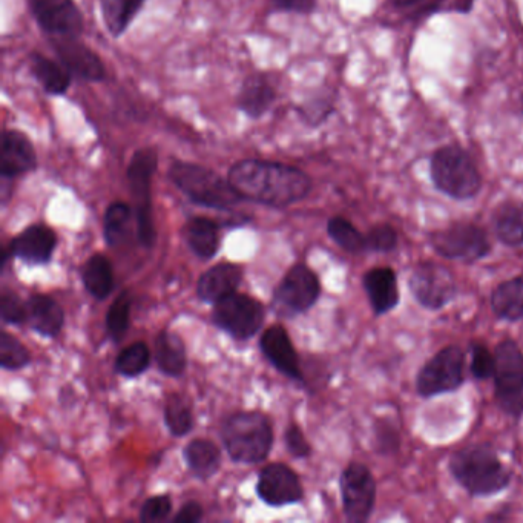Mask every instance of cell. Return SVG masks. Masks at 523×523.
I'll return each mask as SVG.
<instances>
[{
  "label": "cell",
  "instance_id": "484cf974",
  "mask_svg": "<svg viewBox=\"0 0 523 523\" xmlns=\"http://www.w3.org/2000/svg\"><path fill=\"white\" fill-rule=\"evenodd\" d=\"M155 361L160 372L178 378L186 372L188 355L186 347L177 333L163 330L155 339Z\"/></svg>",
  "mask_w": 523,
  "mask_h": 523
},
{
  "label": "cell",
  "instance_id": "f546056e",
  "mask_svg": "<svg viewBox=\"0 0 523 523\" xmlns=\"http://www.w3.org/2000/svg\"><path fill=\"white\" fill-rule=\"evenodd\" d=\"M82 281L91 297L99 301L106 300L114 289V274L108 258L102 254L88 258L82 269Z\"/></svg>",
  "mask_w": 523,
  "mask_h": 523
},
{
  "label": "cell",
  "instance_id": "4316f807",
  "mask_svg": "<svg viewBox=\"0 0 523 523\" xmlns=\"http://www.w3.org/2000/svg\"><path fill=\"white\" fill-rule=\"evenodd\" d=\"M183 458L191 473L200 481H208L221 467V453L209 439H194L183 450Z\"/></svg>",
  "mask_w": 523,
  "mask_h": 523
},
{
  "label": "cell",
  "instance_id": "3957f363",
  "mask_svg": "<svg viewBox=\"0 0 523 523\" xmlns=\"http://www.w3.org/2000/svg\"><path fill=\"white\" fill-rule=\"evenodd\" d=\"M221 441L232 461L260 464L274 447V427L264 413H234L221 425Z\"/></svg>",
  "mask_w": 523,
  "mask_h": 523
},
{
  "label": "cell",
  "instance_id": "6da1fadb",
  "mask_svg": "<svg viewBox=\"0 0 523 523\" xmlns=\"http://www.w3.org/2000/svg\"><path fill=\"white\" fill-rule=\"evenodd\" d=\"M232 186L244 200L287 208L312 191V178L295 166L269 160H241L229 169Z\"/></svg>",
  "mask_w": 523,
  "mask_h": 523
},
{
  "label": "cell",
  "instance_id": "9a60e30c",
  "mask_svg": "<svg viewBox=\"0 0 523 523\" xmlns=\"http://www.w3.org/2000/svg\"><path fill=\"white\" fill-rule=\"evenodd\" d=\"M257 494L270 507L297 504L304 497L300 477L284 464H269L260 471Z\"/></svg>",
  "mask_w": 523,
  "mask_h": 523
},
{
  "label": "cell",
  "instance_id": "d590c367",
  "mask_svg": "<svg viewBox=\"0 0 523 523\" xmlns=\"http://www.w3.org/2000/svg\"><path fill=\"white\" fill-rule=\"evenodd\" d=\"M151 366V352L145 343L125 347L117 356L116 370L125 378H137Z\"/></svg>",
  "mask_w": 523,
  "mask_h": 523
},
{
  "label": "cell",
  "instance_id": "4dcf8cb0",
  "mask_svg": "<svg viewBox=\"0 0 523 523\" xmlns=\"http://www.w3.org/2000/svg\"><path fill=\"white\" fill-rule=\"evenodd\" d=\"M493 227L502 243L523 246V204L507 203L496 209Z\"/></svg>",
  "mask_w": 523,
  "mask_h": 523
},
{
  "label": "cell",
  "instance_id": "74e56055",
  "mask_svg": "<svg viewBox=\"0 0 523 523\" xmlns=\"http://www.w3.org/2000/svg\"><path fill=\"white\" fill-rule=\"evenodd\" d=\"M0 316L5 324L22 326L28 320L27 303L13 290L4 289L0 295Z\"/></svg>",
  "mask_w": 523,
  "mask_h": 523
},
{
  "label": "cell",
  "instance_id": "8d00e7d4",
  "mask_svg": "<svg viewBox=\"0 0 523 523\" xmlns=\"http://www.w3.org/2000/svg\"><path fill=\"white\" fill-rule=\"evenodd\" d=\"M31 355L27 347L16 336L8 332L0 333V366L5 370H19L27 367Z\"/></svg>",
  "mask_w": 523,
  "mask_h": 523
},
{
  "label": "cell",
  "instance_id": "52a82bcc",
  "mask_svg": "<svg viewBox=\"0 0 523 523\" xmlns=\"http://www.w3.org/2000/svg\"><path fill=\"white\" fill-rule=\"evenodd\" d=\"M494 387L499 407L511 418L523 415V353L513 339L497 344Z\"/></svg>",
  "mask_w": 523,
  "mask_h": 523
},
{
  "label": "cell",
  "instance_id": "5bb4252c",
  "mask_svg": "<svg viewBox=\"0 0 523 523\" xmlns=\"http://www.w3.org/2000/svg\"><path fill=\"white\" fill-rule=\"evenodd\" d=\"M30 5L37 24L50 36H82L85 24L74 0H31Z\"/></svg>",
  "mask_w": 523,
  "mask_h": 523
},
{
  "label": "cell",
  "instance_id": "7402d4cb",
  "mask_svg": "<svg viewBox=\"0 0 523 523\" xmlns=\"http://www.w3.org/2000/svg\"><path fill=\"white\" fill-rule=\"evenodd\" d=\"M277 100V89L266 76L254 74L247 77L237 96V106L249 119L266 116Z\"/></svg>",
  "mask_w": 523,
  "mask_h": 523
},
{
  "label": "cell",
  "instance_id": "f35d334b",
  "mask_svg": "<svg viewBox=\"0 0 523 523\" xmlns=\"http://www.w3.org/2000/svg\"><path fill=\"white\" fill-rule=\"evenodd\" d=\"M398 246V234L390 224H378L366 235V247L370 252L389 254Z\"/></svg>",
  "mask_w": 523,
  "mask_h": 523
},
{
  "label": "cell",
  "instance_id": "2e32d148",
  "mask_svg": "<svg viewBox=\"0 0 523 523\" xmlns=\"http://www.w3.org/2000/svg\"><path fill=\"white\" fill-rule=\"evenodd\" d=\"M54 53L71 74L86 82H102L106 68L102 59L79 37H53Z\"/></svg>",
  "mask_w": 523,
  "mask_h": 523
},
{
  "label": "cell",
  "instance_id": "83f0119b",
  "mask_svg": "<svg viewBox=\"0 0 523 523\" xmlns=\"http://www.w3.org/2000/svg\"><path fill=\"white\" fill-rule=\"evenodd\" d=\"M145 4L146 0H99L100 13L108 33L114 37L126 33Z\"/></svg>",
  "mask_w": 523,
  "mask_h": 523
},
{
  "label": "cell",
  "instance_id": "ab89813d",
  "mask_svg": "<svg viewBox=\"0 0 523 523\" xmlns=\"http://www.w3.org/2000/svg\"><path fill=\"white\" fill-rule=\"evenodd\" d=\"M471 373L479 381L493 378L496 370V356L481 343L471 344Z\"/></svg>",
  "mask_w": 523,
  "mask_h": 523
},
{
  "label": "cell",
  "instance_id": "bcb514c9",
  "mask_svg": "<svg viewBox=\"0 0 523 523\" xmlns=\"http://www.w3.org/2000/svg\"><path fill=\"white\" fill-rule=\"evenodd\" d=\"M435 0H395V4L401 8H415L421 7V5L431 4Z\"/></svg>",
  "mask_w": 523,
  "mask_h": 523
},
{
  "label": "cell",
  "instance_id": "ee69618b",
  "mask_svg": "<svg viewBox=\"0 0 523 523\" xmlns=\"http://www.w3.org/2000/svg\"><path fill=\"white\" fill-rule=\"evenodd\" d=\"M275 10L286 13L310 14L316 8V0H272Z\"/></svg>",
  "mask_w": 523,
  "mask_h": 523
},
{
  "label": "cell",
  "instance_id": "e0dca14e",
  "mask_svg": "<svg viewBox=\"0 0 523 523\" xmlns=\"http://www.w3.org/2000/svg\"><path fill=\"white\" fill-rule=\"evenodd\" d=\"M37 168V155L30 137L17 129H5L0 143V175L14 180Z\"/></svg>",
  "mask_w": 523,
  "mask_h": 523
},
{
  "label": "cell",
  "instance_id": "9c48e42d",
  "mask_svg": "<svg viewBox=\"0 0 523 523\" xmlns=\"http://www.w3.org/2000/svg\"><path fill=\"white\" fill-rule=\"evenodd\" d=\"M465 352L458 346H448L436 353L419 370L416 389L422 398L456 392L464 384Z\"/></svg>",
  "mask_w": 523,
  "mask_h": 523
},
{
  "label": "cell",
  "instance_id": "7c38bea8",
  "mask_svg": "<svg viewBox=\"0 0 523 523\" xmlns=\"http://www.w3.org/2000/svg\"><path fill=\"white\" fill-rule=\"evenodd\" d=\"M408 287L419 304L428 310H439L458 295V284L447 267L425 261L413 270Z\"/></svg>",
  "mask_w": 523,
  "mask_h": 523
},
{
  "label": "cell",
  "instance_id": "ffe728a7",
  "mask_svg": "<svg viewBox=\"0 0 523 523\" xmlns=\"http://www.w3.org/2000/svg\"><path fill=\"white\" fill-rule=\"evenodd\" d=\"M362 286L369 297L370 306L376 316L392 312L399 304L398 278L390 267H376L362 278Z\"/></svg>",
  "mask_w": 523,
  "mask_h": 523
},
{
  "label": "cell",
  "instance_id": "60d3db41",
  "mask_svg": "<svg viewBox=\"0 0 523 523\" xmlns=\"http://www.w3.org/2000/svg\"><path fill=\"white\" fill-rule=\"evenodd\" d=\"M172 502L166 494L152 496L143 504L140 511V520L143 523H160L165 522L171 517Z\"/></svg>",
  "mask_w": 523,
  "mask_h": 523
},
{
  "label": "cell",
  "instance_id": "603a6c76",
  "mask_svg": "<svg viewBox=\"0 0 523 523\" xmlns=\"http://www.w3.org/2000/svg\"><path fill=\"white\" fill-rule=\"evenodd\" d=\"M27 307L28 321L34 332L45 338H56L62 332L65 313L56 300L42 293H33L28 298Z\"/></svg>",
  "mask_w": 523,
  "mask_h": 523
},
{
  "label": "cell",
  "instance_id": "f1b7e54d",
  "mask_svg": "<svg viewBox=\"0 0 523 523\" xmlns=\"http://www.w3.org/2000/svg\"><path fill=\"white\" fill-rule=\"evenodd\" d=\"M491 307L500 320H523V277L499 284L491 295Z\"/></svg>",
  "mask_w": 523,
  "mask_h": 523
},
{
  "label": "cell",
  "instance_id": "ba28073f",
  "mask_svg": "<svg viewBox=\"0 0 523 523\" xmlns=\"http://www.w3.org/2000/svg\"><path fill=\"white\" fill-rule=\"evenodd\" d=\"M266 310L249 295L231 293L214 304L212 321L218 329L238 341H247L263 327Z\"/></svg>",
  "mask_w": 523,
  "mask_h": 523
},
{
  "label": "cell",
  "instance_id": "1f68e13d",
  "mask_svg": "<svg viewBox=\"0 0 523 523\" xmlns=\"http://www.w3.org/2000/svg\"><path fill=\"white\" fill-rule=\"evenodd\" d=\"M165 424L174 438L189 435L194 428V416L188 399L183 395L169 396L165 404Z\"/></svg>",
  "mask_w": 523,
  "mask_h": 523
},
{
  "label": "cell",
  "instance_id": "4fadbf2b",
  "mask_svg": "<svg viewBox=\"0 0 523 523\" xmlns=\"http://www.w3.org/2000/svg\"><path fill=\"white\" fill-rule=\"evenodd\" d=\"M339 487L347 520L352 523L367 522L372 516L376 500L372 471L366 465L353 462L341 474Z\"/></svg>",
  "mask_w": 523,
  "mask_h": 523
},
{
  "label": "cell",
  "instance_id": "7bdbcfd3",
  "mask_svg": "<svg viewBox=\"0 0 523 523\" xmlns=\"http://www.w3.org/2000/svg\"><path fill=\"white\" fill-rule=\"evenodd\" d=\"M284 442H286L287 450L293 458L306 459L312 453V448H310L303 430L297 424H290L287 427L286 433H284Z\"/></svg>",
  "mask_w": 523,
  "mask_h": 523
},
{
  "label": "cell",
  "instance_id": "d4e9b609",
  "mask_svg": "<svg viewBox=\"0 0 523 523\" xmlns=\"http://www.w3.org/2000/svg\"><path fill=\"white\" fill-rule=\"evenodd\" d=\"M186 244L200 260H212L220 249V229L209 218L192 217L183 227Z\"/></svg>",
  "mask_w": 523,
  "mask_h": 523
},
{
  "label": "cell",
  "instance_id": "cb8c5ba5",
  "mask_svg": "<svg viewBox=\"0 0 523 523\" xmlns=\"http://www.w3.org/2000/svg\"><path fill=\"white\" fill-rule=\"evenodd\" d=\"M28 65H30L34 79L45 89V93L51 94V96H63L70 89L73 74L60 60L57 62V60L48 59L47 56L34 51L28 57Z\"/></svg>",
  "mask_w": 523,
  "mask_h": 523
},
{
  "label": "cell",
  "instance_id": "836d02e7",
  "mask_svg": "<svg viewBox=\"0 0 523 523\" xmlns=\"http://www.w3.org/2000/svg\"><path fill=\"white\" fill-rule=\"evenodd\" d=\"M327 234L341 249L346 250L349 254H361V252L367 250L366 235H362L346 218H330L329 223H327Z\"/></svg>",
  "mask_w": 523,
  "mask_h": 523
},
{
  "label": "cell",
  "instance_id": "277c9868",
  "mask_svg": "<svg viewBox=\"0 0 523 523\" xmlns=\"http://www.w3.org/2000/svg\"><path fill=\"white\" fill-rule=\"evenodd\" d=\"M169 178L192 203L217 211H231L244 200L229 178H223L206 166L175 160Z\"/></svg>",
  "mask_w": 523,
  "mask_h": 523
},
{
  "label": "cell",
  "instance_id": "44dd1931",
  "mask_svg": "<svg viewBox=\"0 0 523 523\" xmlns=\"http://www.w3.org/2000/svg\"><path fill=\"white\" fill-rule=\"evenodd\" d=\"M243 278V267L234 263H220L201 275L197 295L203 303L215 304L221 298L237 292Z\"/></svg>",
  "mask_w": 523,
  "mask_h": 523
},
{
  "label": "cell",
  "instance_id": "8992f818",
  "mask_svg": "<svg viewBox=\"0 0 523 523\" xmlns=\"http://www.w3.org/2000/svg\"><path fill=\"white\" fill-rule=\"evenodd\" d=\"M158 152L154 148H140L132 154L126 178L134 198L135 221L140 243L152 247L157 240V231L152 214V178L157 172Z\"/></svg>",
  "mask_w": 523,
  "mask_h": 523
},
{
  "label": "cell",
  "instance_id": "b9f144b4",
  "mask_svg": "<svg viewBox=\"0 0 523 523\" xmlns=\"http://www.w3.org/2000/svg\"><path fill=\"white\" fill-rule=\"evenodd\" d=\"M332 111L333 102L329 97H315L304 102L300 108V116L309 125L318 126L332 114Z\"/></svg>",
  "mask_w": 523,
  "mask_h": 523
},
{
  "label": "cell",
  "instance_id": "ac0fdd59",
  "mask_svg": "<svg viewBox=\"0 0 523 523\" xmlns=\"http://www.w3.org/2000/svg\"><path fill=\"white\" fill-rule=\"evenodd\" d=\"M57 246V235L51 227L45 224H33L22 234L11 240V257L19 258L30 266H45L53 258Z\"/></svg>",
  "mask_w": 523,
  "mask_h": 523
},
{
  "label": "cell",
  "instance_id": "f6af8a7d",
  "mask_svg": "<svg viewBox=\"0 0 523 523\" xmlns=\"http://www.w3.org/2000/svg\"><path fill=\"white\" fill-rule=\"evenodd\" d=\"M201 519H203V507H201L198 502H195V500H191L188 504L183 505L180 511L172 517V522L197 523L200 522Z\"/></svg>",
  "mask_w": 523,
  "mask_h": 523
},
{
  "label": "cell",
  "instance_id": "8fae6325",
  "mask_svg": "<svg viewBox=\"0 0 523 523\" xmlns=\"http://www.w3.org/2000/svg\"><path fill=\"white\" fill-rule=\"evenodd\" d=\"M321 284L315 272L304 264L290 267L274 293V310L280 316H297L315 306Z\"/></svg>",
  "mask_w": 523,
  "mask_h": 523
},
{
  "label": "cell",
  "instance_id": "d6986e66",
  "mask_svg": "<svg viewBox=\"0 0 523 523\" xmlns=\"http://www.w3.org/2000/svg\"><path fill=\"white\" fill-rule=\"evenodd\" d=\"M260 349L267 361L293 381L304 382L300 358L293 347L292 339L283 326L267 329L260 339Z\"/></svg>",
  "mask_w": 523,
  "mask_h": 523
},
{
  "label": "cell",
  "instance_id": "7a4b0ae2",
  "mask_svg": "<svg viewBox=\"0 0 523 523\" xmlns=\"http://www.w3.org/2000/svg\"><path fill=\"white\" fill-rule=\"evenodd\" d=\"M454 479L471 496H491L510 485L511 471L488 445H471L456 451L450 459Z\"/></svg>",
  "mask_w": 523,
  "mask_h": 523
},
{
  "label": "cell",
  "instance_id": "e575fe53",
  "mask_svg": "<svg viewBox=\"0 0 523 523\" xmlns=\"http://www.w3.org/2000/svg\"><path fill=\"white\" fill-rule=\"evenodd\" d=\"M131 307L132 295L128 290H123L109 307L108 315H106V332L114 343H120L128 332Z\"/></svg>",
  "mask_w": 523,
  "mask_h": 523
},
{
  "label": "cell",
  "instance_id": "30bf717a",
  "mask_svg": "<svg viewBox=\"0 0 523 523\" xmlns=\"http://www.w3.org/2000/svg\"><path fill=\"white\" fill-rule=\"evenodd\" d=\"M430 244L441 257L474 263L487 257L491 246L487 234L473 223H454L430 235Z\"/></svg>",
  "mask_w": 523,
  "mask_h": 523
},
{
  "label": "cell",
  "instance_id": "d6a6232c",
  "mask_svg": "<svg viewBox=\"0 0 523 523\" xmlns=\"http://www.w3.org/2000/svg\"><path fill=\"white\" fill-rule=\"evenodd\" d=\"M132 212L134 211L131 206L122 201L109 204L103 220V234L108 246L116 247L117 244L122 243L131 223Z\"/></svg>",
  "mask_w": 523,
  "mask_h": 523
},
{
  "label": "cell",
  "instance_id": "5b68a950",
  "mask_svg": "<svg viewBox=\"0 0 523 523\" xmlns=\"http://www.w3.org/2000/svg\"><path fill=\"white\" fill-rule=\"evenodd\" d=\"M433 185L454 200H470L482 188L481 172L473 158L459 146H444L431 157Z\"/></svg>",
  "mask_w": 523,
  "mask_h": 523
}]
</instances>
